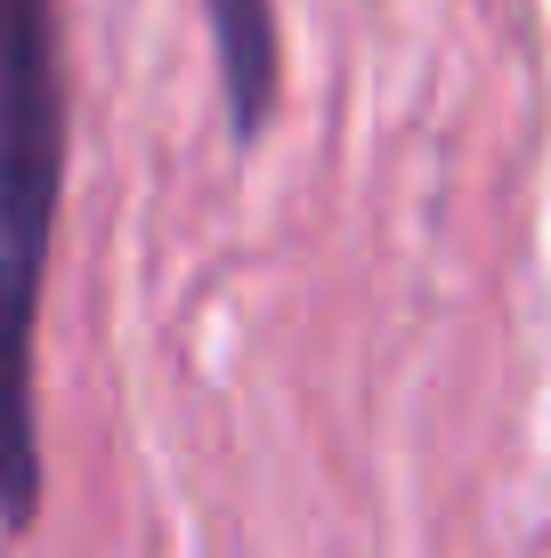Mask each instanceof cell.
I'll use <instances>...</instances> for the list:
<instances>
[{
  "instance_id": "obj_1",
  "label": "cell",
  "mask_w": 551,
  "mask_h": 558,
  "mask_svg": "<svg viewBox=\"0 0 551 558\" xmlns=\"http://www.w3.org/2000/svg\"><path fill=\"white\" fill-rule=\"evenodd\" d=\"M57 0H0V534L41 518V283L65 210Z\"/></svg>"
},
{
  "instance_id": "obj_2",
  "label": "cell",
  "mask_w": 551,
  "mask_h": 558,
  "mask_svg": "<svg viewBox=\"0 0 551 558\" xmlns=\"http://www.w3.org/2000/svg\"><path fill=\"white\" fill-rule=\"evenodd\" d=\"M212 25V57H219V89H227V130L252 154L276 122L284 98V41H276V0H203Z\"/></svg>"
}]
</instances>
